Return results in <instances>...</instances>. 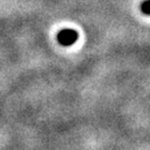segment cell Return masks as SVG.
<instances>
[{"label": "cell", "instance_id": "1", "mask_svg": "<svg viewBox=\"0 0 150 150\" xmlns=\"http://www.w3.org/2000/svg\"><path fill=\"white\" fill-rule=\"evenodd\" d=\"M79 33L74 29H62L57 35V40L61 46L69 47L78 40Z\"/></svg>", "mask_w": 150, "mask_h": 150}, {"label": "cell", "instance_id": "2", "mask_svg": "<svg viewBox=\"0 0 150 150\" xmlns=\"http://www.w3.org/2000/svg\"><path fill=\"white\" fill-rule=\"evenodd\" d=\"M140 8H141L142 13H145L147 16H150V0L144 1V2L141 4V6H140Z\"/></svg>", "mask_w": 150, "mask_h": 150}]
</instances>
